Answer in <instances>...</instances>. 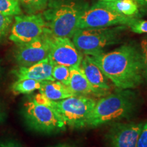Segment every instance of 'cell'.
Wrapping results in <instances>:
<instances>
[{
    "instance_id": "7",
    "label": "cell",
    "mask_w": 147,
    "mask_h": 147,
    "mask_svg": "<svg viewBox=\"0 0 147 147\" xmlns=\"http://www.w3.org/2000/svg\"><path fill=\"white\" fill-rule=\"evenodd\" d=\"M135 20V17L114 12L100 1L84 9L79 19L78 29L104 28L119 25L129 27Z\"/></svg>"
},
{
    "instance_id": "3",
    "label": "cell",
    "mask_w": 147,
    "mask_h": 147,
    "mask_svg": "<svg viewBox=\"0 0 147 147\" xmlns=\"http://www.w3.org/2000/svg\"><path fill=\"white\" fill-rule=\"evenodd\" d=\"M22 114L25 123L38 133L53 134L65 131L66 125L54 101L37 93L24 104Z\"/></svg>"
},
{
    "instance_id": "10",
    "label": "cell",
    "mask_w": 147,
    "mask_h": 147,
    "mask_svg": "<svg viewBox=\"0 0 147 147\" xmlns=\"http://www.w3.org/2000/svg\"><path fill=\"white\" fill-rule=\"evenodd\" d=\"M50 35H45L33 41L16 45L17 47L14 53L16 63L20 67H27L49 57Z\"/></svg>"
},
{
    "instance_id": "6",
    "label": "cell",
    "mask_w": 147,
    "mask_h": 147,
    "mask_svg": "<svg viewBox=\"0 0 147 147\" xmlns=\"http://www.w3.org/2000/svg\"><path fill=\"white\" fill-rule=\"evenodd\" d=\"M95 104L96 101L92 97L81 95H75L54 102L55 106L66 126L72 129H81L87 126Z\"/></svg>"
},
{
    "instance_id": "11",
    "label": "cell",
    "mask_w": 147,
    "mask_h": 147,
    "mask_svg": "<svg viewBox=\"0 0 147 147\" xmlns=\"http://www.w3.org/2000/svg\"><path fill=\"white\" fill-rule=\"evenodd\" d=\"M144 122L113 123L106 134L108 147H137Z\"/></svg>"
},
{
    "instance_id": "30",
    "label": "cell",
    "mask_w": 147,
    "mask_h": 147,
    "mask_svg": "<svg viewBox=\"0 0 147 147\" xmlns=\"http://www.w3.org/2000/svg\"><path fill=\"white\" fill-rule=\"evenodd\" d=\"M1 63H0V75H1Z\"/></svg>"
},
{
    "instance_id": "12",
    "label": "cell",
    "mask_w": 147,
    "mask_h": 147,
    "mask_svg": "<svg viewBox=\"0 0 147 147\" xmlns=\"http://www.w3.org/2000/svg\"><path fill=\"white\" fill-rule=\"evenodd\" d=\"M54 64L49 57L27 67H20L14 69L12 73L17 79L29 78L38 81H55L52 76Z\"/></svg>"
},
{
    "instance_id": "25",
    "label": "cell",
    "mask_w": 147,
    "mask_h": 147,
    "mask_svg": "<svg viewBox=\"0 0 147 147\" xmlns=\"http://www.w3.org/2000/svg\"><path fill=\"white\" fill-rule=\"evenodd\" d=\"M0 147H23L14 140H5L0 141Z\"/></svg>"
},
{
    "instance_id": "22",
    "label": "cell",
    "mask_w": 147,
    "mask_h": 147,
    "mask_svg": "<svg viewBox=\"0 0 147 147\" xmlns=\"http://www.w3.org/2000/svg\"><path fill=\"white\" fill-rule=\"evenodd\" d=\"M134 33L138 34H147V21L136 18V20L129 26Z\"/></svg>"
},
{
    "instance_id": "29",
    "label": "cell",
    "mask_w": 147,
    "mask_h": 147,
    "mask_svg": "<svg viewBox=\"0 0 147 147\" xmlns=\"http://www.w3.org/2000/svg\"><path fill=\"white\" fill-rule=\"evenodd\" d=\"M100 1H114V0H100Z\"/></svg>"
},
{
    "instance_id": "8",
    "label": "cell",
    "mask_w": 147,
    "mask_h": 147,
    "mask_svg": "<svg viewBox=\"0 0 147 147\" xmlns=\"http://www.w3.org/2000/svg\"><path fill=\"white\" fill-rule=\"evenodd\" d=\"M13 22L9 39L16 45L51 34L42 14H19L14 16Z\"/></svg>"
},
{
    "instance_id": "18",
    "label": "cell",
    "mask_w": 147,
    "mask_h": 147,
    "mask_svg": "<svg viewBox=\"0 0 147 147\" xmlns=\"http://www.w3.org/2000/svg\"><path fill=\"white\" fill-rule=\"evenodd\" d=\"M0 13L11 16L21 14L19 0H0Z\"/></svg>"
},
{
    "instance_id": "21",
    "label": "cell",
    "mask_w": 147,
    "mask_h": 147,
    "mask_svg": "<svg viewBox=\"0 0 147 147\" xmlns=\"http://www.w3.org/2000/svg\"><path fill=\"white\" fill-rule=\"evenodd\" d=\"M13 21V16H5L0 13V42L8 36Z\"/></svg>"
},
{
    "instance_id": "26",
    "label": "cell",
    "mask_w": 147,
    "mask_h": 147,
    "mask_svg": "<svg viewBox=\"0 0 147 147\" xmlns=\"http://www.w3.org/2000/svg\"><path fill=\"white\" fill-rule=\"evenodd\" d=\"M134 1H135L136 2L139 3V4L147 6V0H134Z\"/></svg>"
},
{
    "instance_id": "28",
    "label": "cell",
    "mask_w": 147,
    "mask_h": 147,
    "mask_svg": "<svg viewBox=\"0 0 147 147\" xmlns=\"http://www.w3.org/2000/svg\"><path fill=\"white\" fill-rule=\"evenodd\" d=\"M3 111H2V110H1V106H0V124H1V123L2 122V121H3Z\"/></svg>"
},
{
    "instance_id": "1",
    "label": "cell",
    "mask_w": 147,
    "mask_h": 147,
    "mask_svg": "<svg viewBox=\"0 0 147 147\" xmlns=\"http://www.w3.org/2000/svg\"><path fill=\"white\" fill-rule=\"evenodd\" d=\"M118 89H131L144 81L140 48L125 44L110 52L88 55Z\"/></svg>"
},
{
    "instance_id": "2",
    "label": "cell",
    "mask_w": 147,
    "mask_h": 147,
    "mask_svg": "<svg viewBox=\"0 0 147 147\" xmlns=\"http://www.w3.org/2000/svg\"><path fill=\"white\" fill-rule=\"evenodd\" d=\"M140 106V98L131 89H119L115 93L101 97L96 101L87 126L97 127L129 119Z\"/></svg>"
},
{
    "instance_id": "14",
    "label": "cell",
    "mask_w": 147,
    "mask_h": 147,
    "mask_svg": "<svg viewBox=\"0 0 147 147\" xmlns=\"http://www.w3.org/2000/svg\"><path fill=\"white\" fill-rule=\"evenodd\" d=\"M67 86L74 95L88 97H90V95L96 97L104 96L90 84L80 67H70V76Z\"/></svg>"
},
{
    "instance_id": "19",
    "label": "cell",
    "mask_w": 147,
    "mask_h": 147,
    "mask_svg": "<svg viewBox=\"0 0 147 147\" xmlns=\"http://www.w3.org/2000/svg\"><path fill=\"white\" fill-rule=\"evenodd\" d=\"M21 4L29 14H37L38 12L45 10L49 0H21Z\"/></svg>"
},
{
    "instance_id": "27",
    "label": "cell",
    "mask_w": 147,
    "mask_h": 147,
    "mask_svg": "<svg viewBox=\"0 0 147 147\" xmlns=\"http://www.w3.org/2000/svg\"><path fill=\"white\" fill-rule=\"evenodd\" d=\"M51 147H75V146H72V145L68 144H59L56 145V146H51Z\"/></svg>"
},
{
    "instance_id": "23",
    "label": "cell",
    "mask_w": 147,
    "mask_h": 147,
    "mask_svg": "<svg viewBox=\"0 0 147 147\" xmlns=\"http://www.w3.org/2000/svg\"><path fill=\"white\" fill-rule=\"evenodd\" d=\"M140 51L142 54L144 79L147 80V37L142 39L140 43Z\"/></svg>"
},
{
    "instance_id": "4",
    "label": "cell",
    "mask_w": 147,
    "mask_h": 147,
    "mask_svg": "<svg viewBox=\"0 0 147 147\" xmlns=\"http://www.w3.org/2000/svg\"><path fill=\"white\" fill-rule=\"evenodd\" d=\"M87 5L78 3H54L42 13L51 36L72 38L78 29L80 16Z\"/></svg>"
},
{
    "instance_id": "16",
    "label": "cell",
    "mask_w": 147,
    "mask_h": 147,
    "mask_svg": "<svg viewBox=\"0 0 147 147\" xmlns=\"http://www.w3.org/2000/svg\"><path fill=\"white\" fill-rule=\"evenodd\" d=\"M107 8L119 14L134 17L139 12L138 3L134 0H114L111 1H102Z\"/></svg>"
},
{
    "instance_id": "24",
    "label": "cell",
    "mask_w": 147,
    "mask_h": 147,
    "mask_svg": "<svg viewBox=\"0 0 147 147\" xmlns=\"http://www.w3.org/2000/svg\"><path fill=\"white\" fill-rule=\"evenodd\" d=\"M137 147H147V121L144 123L137 142Z\"/></svg>"
},
{
    "instance_id": "15",
    "label": "cell",
    "mask_w": 147,
    "mask_h": 147,
    "mask_svg": "<svg viewBox=\"0 0 147 147\" xmlns=\"http://www.w3.org/2000/svg\"><path fill=\"white\" fill-rule=\"evenodd\" d=\"M39 91L47 98L54 102L75 96L67 86L58 81H43Z\"/></svg>"
},
{
    "instance_id": "5",
    "label": "cell",
    "mask_w": 147,
    "mask_h": 147,
    "mask_svg": "<svg viewBox=\"0 0 147 147\" xmlns=\"http://www.w3.org/2000/svg\"><path fill=\"white\" fill-rule=\"evenodd\" d=\"M125 25L104 28L78 29L72 37L76 49L84 55L104 52V49L121 41Z\"/></svg>"
},
{
    "instance_id": "9",
    "label": "cell",
    "mask_w": 147,
    "mask_h": 147,
    "mask_svg": "<svg viewBox=\"0 0 147 147\" xmlns=\"http://www.w3.org/2000/svg\"><path fill=\"white\" fill-rule=\"evenodd\" d=\"M49 58L54 64L78 67L83 55L79 51L71 38L49 36Z\"/></svg>"
},
{
    "instance_id": "20",
    "label": "cell",
    "mask_w": 147,
    "mask_h": 147,
    "mask_svg": "<svg viewBox=\"0 0 147 147\" xmlns=\"http://www.w3.org/2000/svg\"><path fill=\"white\" fill-rule=\"evenodd\" d=\"M70 76V67L68 66L55 64L53 65L52 76L55 81L61 82L67 85Z\"/></svg>"
},
{
    "instance_id": "13",
    "label": "cell",
    "mask_w": 147,
    "mask_h": 147,
    "mask_svg": "<svg viewBox=\"0 0 147 147\" xmlns=\"http://www.w3.org/2000/svg\"><path fill=\"white\" fill-rule=\"evenodd\" d=\"M80 67L90 84L104 95H107L111 88L108 82L109 79L88 55L83 56Z\"/></svg>"
},
{
    "instance_id": "17",
    "label": "cell",
    "mask_w": 147,
    "mask_h": 147,
    "mask_svg": "<svg viewBox=\"0 0 147 147\" xmlns=\"http://www.w3.org/2000/svg\"><path fill=\"white\" fill-rule=\"evenodd\" d=\"M42 82L29 78L17 79L12 84L11 89L15 94H30L40 89Z\"/></svg>"
}]
</instances>
